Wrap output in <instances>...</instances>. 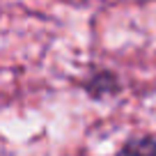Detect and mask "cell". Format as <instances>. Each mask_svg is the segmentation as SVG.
I'll use <instances>...</instances> for the list:
<instances>
[{"instance_id": "6da1fadb", "label": "cell", "mask_w": 156, "mask_h": 156, "mask_svg": "<svg viewBox=\"0 0 156 156\" xmlns=\"http://www.w3.org/2000/svg\"><path fill=\"white\" fill-rule=\"evenodd\" d=\"M117 156H156V140L151 138H136L126 142Z\"/></svg>"}]
</instances>
